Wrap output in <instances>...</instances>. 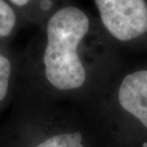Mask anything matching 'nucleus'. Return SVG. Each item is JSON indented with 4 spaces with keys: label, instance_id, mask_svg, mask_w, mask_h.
Returning a JSON list of instances; mask_svg holds the SVG:
<instances>
[{
    "label": "nucleus",
    "instance_id": "nucleus-1",
    "mask_svg": "<svg viewBox=\"0 0 147 147\" xmlns=\"http://www.w3.org/2000/svg\"><path fill=\"white\" fill-rule=\"evenodd\" d=\"M89 28L88 16L72 5H60L45 20L38 62L51 87L65 92L85 84L87 72L82 47Z\"/></svg>",
    "mask_w": 147,
    "mask_h": 147
},
{
    "label": "nucleus",
    "instance_id": "nucleus-2",
    "mask_svg": "<svg viewBox=\"0 0 147 147\" xmlns=\"http://www.w3.org/2000/svg\"><path fill=\"white\" fill-rule=\"evenodd\" d=\"M100 22L116 40L129 42L147 33L145 0H94Z\"/></svg>",
    "mask_w": 147,
    "mask_h": 147
},
{
    "label": "nucleus",
    "instance_id": "nucleus-3",
    "mask_svg": "<svg viewBox=\"0 0 147 147\" xmlns=\"http://www.w3.org/2000/svg\"><path fill=\"white\" fill-rule=\"evenodd\" d=\"M121 108L147 129V70H137L126 74L118 90Z\"/></svg>",
    "mask_w": 147,
    "mask_h": 147
},
{
    "label": "nucleus",
    "instance_id": "nucleus-4",
    "mask_svg": "<svg viewBox=\"0 0 147 147\" xmlns=\"http://www.w3.org/2000/svg\"><path fill=\"white\" fill-rule=\"evenodd\" d=\"M19 12L8 0H0V42L13 35L19 24Z\"/></svg>",
    "mask_w": 147,
    "mask_h": 147
},
{
    "label": "nucleus",
    "instance_id": "nucleus-5",
    "mask_svg": "<svg viewBox=\"0 0 147 147\" xmlns=\"http://www.w3.org/2000/svg\"><path fill=\"white\" fill-rule=\"evenodd\" d=\"M14 62H16V60H13L8 49H5L0 42V104L5 99L9 93L14 72Z\"/></svg>",
    "mask_w": 147,
    "mask_h": 147
},
{
    "label": "nucleus",
    "instance_id": "nucleus-6",
    "mask_svg": "<svg viewBox=\"0 0 147 147\" xmlns=\"http://www.w3.org/2000/svg\"><path fill=\"white\" fill-rule=\"evenodd\" d=\"M80 132H65L48 137L35 147H84Z\"/></svg>",
    "mask_w": 147,
    "mask_h": 147
},
{
    "label": "nucleus",
    "instance_id": "nucleus-7",
    "mask_svg": "<svg viewBox=\"0 0 147 147\" xmlns=\"http://www.w3.org/2000/svg\"><path fill=\"white\" fill-rule=\"evenodd\" d=\"M35 1L36 0H8V2L19 12V14H21L22 11H25V9L31 10L32 5Z\"/></svg>",
    "mask_w": 147,
    "mask_h": 147
},
{
    "label": "nucleus",
    "instance_id": "nucleus-8",
    "mask_svg": "<svg viewBox=\"0 0 147 147\" xmlns=\"http://www.w3.org/2000/svg\"><path fill=\"white\" fill-rule=\"evenodd\" d=\"M143 146H144V147H147V143H145V144H144Z\"/></svg>",
    "mask_w": 147,
    "mask_h": 147
}]
</instances>
